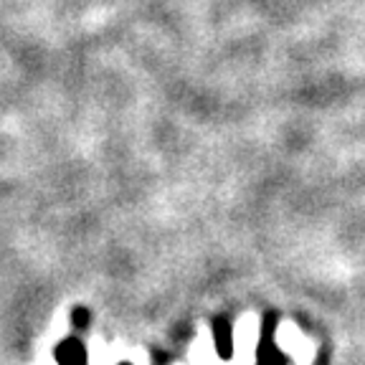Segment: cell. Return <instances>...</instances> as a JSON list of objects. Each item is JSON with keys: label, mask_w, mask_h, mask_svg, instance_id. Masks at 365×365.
Instances as JSON below:
<instances>
[{"label": "cell", "mask_w": 365, "mask_h": 365, "mask_svg": "<svg viewBox=\"0 0 365 365\" xmlns=\"http://www.w3.org/2000/svg\"><path fill=\"white\" fill-rule=\"evenodd\" d=\"M58 363L61 365H84V348L79 342L68 340L58 348Z\"/></svg>", "instance_id": "1"}]
</instances>
